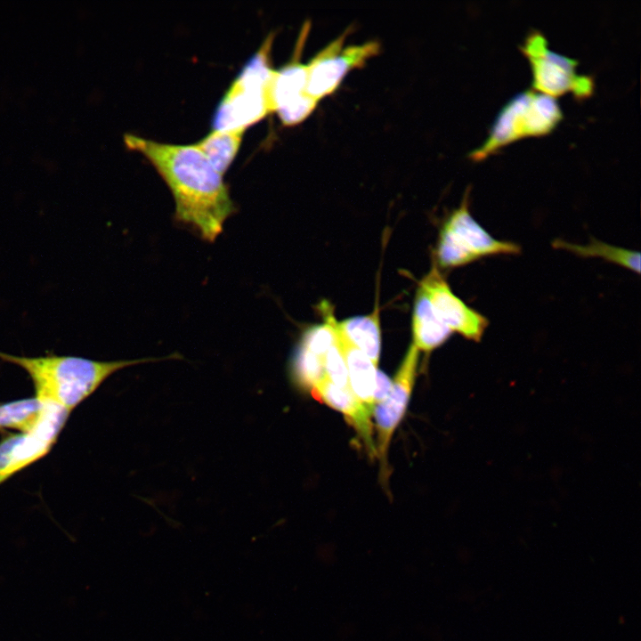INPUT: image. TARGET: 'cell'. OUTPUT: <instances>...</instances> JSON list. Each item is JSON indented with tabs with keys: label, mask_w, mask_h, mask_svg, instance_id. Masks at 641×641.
<instances>
[{
	"label": "cell",
	"mask_w": 641,
	"mask_h": 641,
	"mask_svg": "<svg viewBox=\"0 0 641 641\" xmlns=\"http://www.w3.org/2000/svg\"><path fill=\"white\" fill-rule=\"evenodd\" d=\"M451 334L436 314L427 296L418 288L412 314V344L418 351L429 353L445 343Z\"/></svg>",
	"instance_id": "cell-15"
},
{
	"label": "cell",
	"mask_w": 641,
	"mask_h": 641,
	"mask_svg": "<svg viewBox=\"0 0 641 641\" xmlns=\"http://www.w3.org/2000/svg\"><path fill=\"white\" fill-rule=\"evenodd\" d=\"M418 362V350L411 344L392 381L387 397L376 404L377 456L384 479L387 478V452L393 434L402 419L414 386Z\"/></svg>",
	"instance_id": "cell-9"
},
{
	"label": "cell",
	"mask_w": 641,
	"mask_h": 641,
	"mask_svg": "<svg viewBox=\"0 0 641 641\" xmlns=\"http://www.w3.org/2000/svg\"><path fill=\"white\" fill-rule=\"evenodd\" d=\"M562 118L563 111L555 97L533 89L520 92L499 110L487 137L469 153V158L481 160L523 137L547 134Z\"/></svg>",
	"instance_id": "cell-4"
},
{
	"label": "cell",
	"mask_w": 641,
	"mask_h": 641,
	"mask_svg": "<svg viewBox=\"0 0 641 641\" xmlns=\"http://www.w3.org/2000/svg\"><path fill=\"white\" fill-rule=\"evenodd\" d=\"M323 362L326 377L336 385L351 390L347 369L336 342L326 353Z\"/></svg>",
	"instance_id": "cell-21"
},
{
	"label": "cell",
	"mask_w": 641,
	"mask_h": 641,
	"mask_svg": "<svg viewBox=\"0 0 641 641\" xmlns=\"http://www.w3.org/2000/svg\"><path fill=\"white\" fill-rule=\"evenodd\" d=\"M45 403L44 415L29 433L12 434L0 442V484L46 455L70 412Z\"/></svg>",
	"instance_id": "cell-7"
},
{
	"label": "cell",
	"mask_w": 641,
	"mask_h": 641,
	"mask_svg": "<svg viewBox=\"0 0 641 641\" xmlns=\"http://www.w3.org/2000/svg\"><path fill=\"white\" fill-rule=\"evenodd\" d=\"M124 142L142 154L170 189L175 220L213 242L236 211L223 175L194 144H170L124 134Z\"/></svg>",
	"instance_id": "cell-1"
},
{
	"label": "cell",
	"mask_w": 641,
	"mask_h": 641,
	"mask_svg": "<svg viewBox=\"0 0 641 641\" xmlns=\"http://www.w3.org/2000/svg\"><path fill=\"white\" fill-rule=\"evenodd\" d=\"M323 359L299 346L292 366L294 379L300 385L313 386L325 375Z\"/></svg>",
	"instance_id": "cell-19"
},
{
	"label": "cell",
	"mask_w": 641,
	"mask_h": 641,
	"mask_svg": "<svg viewBox=\"0 0 641 641\" xmlns=\"http://www.w3.org/2000/svg\"><path fill=\"white\" fill-rule=\"evenodd\" d=\"M520 50L529 61L533 90L555 98L565 93H572L579 99L592 93L593 78L577 72L575 59L551 50L541 32L531 31Z\"/></svg>",
	"instance_id": "cell-6"
},
{
	"label": "cell",
	"mask_w": 641,
	"mask_h": 641,
	"mask_svg": "<svg viewBox=\"0 0 641 641\" xmlns=\"http://www.w3.org/2000/svg\"><path fill=\"white\" fill-rule=\"evenodd\" d=\"M554 247L568 250L582 257H602L637 273H640L639 252L629 250L592 239L588 245H576L563 239L553 241Z\"/></svg>",
	"instance_id": "cell-17"
},
{
	"label": "cell",
	"mask_w": 641,
	"mask_h": 641,
	"mask_svg": "<svg viewBox=\"0 0 641 641\" xmlns=\"http://www.w3.org/2000/svg\"><path fill=\"white\" fill-rule=\"evenodd\" d=\"M392 387V380L381 370L377 371L376 389H375V405L382 402L389 394Z\"/></svg>",
	"instance_id": "cell-22"
},
{
	"label": "cell",
	"mask_w": 641,
	"mask_h": 641,
	"mask_svg": "<svg viewBox=\"0 0 641 641\" xmlns=\"http://www.w3.org/2000/svg\"><path fill=\"white\" fill-rule=\"evenodd\" d=\"M245 131V129H213L194 145L223 175L234 160L240 148Z\"/></svg>",
	"instance_id": "cell-16"
},
{
	"label": "cell",
	"mask_w": 641,
	"mask_h": 641,
	"mask_svg": "<svg viewBox=\"0 0 641 641\" xmlns=\"http://www.w3.org/2000/svg\"><path fill=\"white\" fill-rule=\"evenodd\" d=\"M345 39V33L330 42L306 64V93L317 101L333 93L351 69L361 67L380 50L376 41L343 47Z\"/></svg>",
	"instance_id": "cell-8"
},
{
	"label": "cell",
	"mask_w": 641,
	"mask_h": 641,
	"mask_svg": "<svg viewBox=\"0 0 641 641\" xmlns=\"http://www.w3.org/2000/svg\"><path fill=\"white\" fill-rule=\"evenodd\" d=\"M419 288L430 300L440 320L453 332L479 342L489 325L488 319L467 305L450 289L436 264L420 281Z\"/></svg>",
	"instance_id": "cell-10"
},
{
	"label": "cell",
	"mask_w": 641,
	"mask_h": 641,
	"mask_svg": "<svg viewBox=\"0 0 641 641\" xmlns=\"http://www.w3.org/2000/svg\"><path fill=\"white\" fill-rule=\"evenodd\" d=\"M328 317L335 332L361 351L377 367L381 350V332L378 311L364 316H355L342 321Z\"/></svg>",
	"instance_id": "cell-14"
},
{
	"label": "cell",
	"mask_w": 641,
	"mask_h": 641,
	"mask_svg": "<svg viewBox=\"0 0 641 641\" xmlns=\"http://www.w3.org/2000/svg\"><path fill=\"white\" fill-rule=\"evenodd\" d=\"M45 403L36 396L0 403V429L11 428L29 433L39 424Z\"/></svg>",
	"instance_id": "cell-18"
},
{
	"label": "cell",
	"mask_w": 641,
	"mask_h": 641,
	"mask_svg": "<svg viewBox=\"0 0 641 641\" xmlns=\"http://www.w3.org/2000/svg\"><path fill=\"white\" fill-rule=\"evenodd\" d=\"M521 247L513 242L494 239L469 211V191H466L458 208L442 223L434 256L441 268L466 265L480 258L496 255H518Z\"/></svg>",
	"instance_id": "cell-5"
},
{
	"label": "cell",
	"mask_w": 641,
	"mask_h": 641,
	"mask_svg": "<svg viewBox=\"0 0 641 641\" xmlns=\"http://www.w3.org/2000/svg\"><path fill=\"white\" fill-rule=\"evenodd\" d=\"M180 358L167 357L100 361L77 356L48 354L17 356L0 352V359L22 368L30 377L35 396L70 412L91 395L110 375L126 367Z\"/></svg>",
	"instance_id": "cell-2"
},
{
	"label": "cell",
	"mask_w": 641,
	"mask_h": 641,
	"mask_svg": "<svg viewBox=\"0 0 641 641\" xmlns=\"http://www.w3.org/2000/svg\"><path fill=\"white\" fill-rule=\"evenodd\" d=\"M335 337L336 344L347 369L351 390L354 396L373 414L377 367L361 351L336 332Z\"/></svg>",
	"instance_id": "cell-13"
},
{
	"label": "cell",
	"mask_w": 641,
	"mask_h": 641,
	"mask_svg": "<svg viewBox=\"0 0 641 641\" xmlns=\"http://www.w3.org/2000/svg\"><path fill=\"white\" fill-rule=\"evenodd\" d=\"M335 342L334 329L327 317L325 324L313 327L305 332L300 346L317 356L324 358L326 353Z\"/></svg>",
	"instance_id": "cell-20"
},
{
	"label": "cell",
	"mask_w": 641,
	"mask_h": 641,
	"mask_svg": "<svg viewBox=\"0 0 641 641\" xmlns=\"http://www.w3.org/2000/svg\"><path fill=\"white\" fill-rule=\"evenodd\" d=\"M307 65L291 61L274 69L269 89L272 112L285 126L304 120L315 109L317 101L306 93Z\"/></svg>",
	"instance_id": "cell-11"
},
{
	"label": "cell",
	"mask_w": 641,
	"mask_h": 641,
	"mask_svg": "<svg viewBox=\"0 0 641 641\" xmlns=\"http://www.w3.org/2000/svg\"><path fill=\"white\" fill-rule=\"evenodd\" d=\"M312 387L316 398L345 417L373 456L376 450L372 438V413L354 396L352 390L336 385L325 375Z\"/></svg>",
	"instance_id": "cell-12"
},
{
	"label": "cell",
	"mask_w": 641,
	"mask_h": 641,
	"mask_svg": "<svg viewBox=\"0 0 641 641\" xmlns=\"http://www.w3.org/2000/svg\"><path fill=\"white\" fill-rule=\"evenodd\" d=\"M274 34H269L247 60L217 105L214 130L247 129L272 112L269 89L274 69L271 50Z\"/></svg>",
	"instance_id": "cell-3"
}]
</instances>
